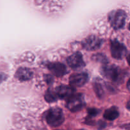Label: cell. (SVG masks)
I'll use <instances>...</instances> for the list:
<instances>
[{
  "label": "cell",
  "mask_w": 130,
  "mask_h": 130,
  "mask_svg": "<svg viewBox=\"0 0 130 130\" xmlns=\"http://www.w3.org/2000/svg\"><path fill=\"white\" fill-rule=\"evenodd\" d=\"M45 119L50 126H59L64 121V114L60 108L52 107L46 112Z\"/></svg>",
  "instance_id": "1"
},
{
  "label": "cell",
  "mask_w": 130,
  "mask_h": 130,
  "mask_svg": "<svg viewBox=\"0 0 130 130\" xmlns=\"http://www.w3.org/2000/svg\"><path fill=\"white\" fill-rule=\"evenodd\" d=\"M126 18V13L123 10H114L109 13V21L113 29L119 30L124 27Z\"/></svg>",
  "instance_id": "2"
},
{
  "label": "cell",
  "mask_w": 130,
  "mask_h": 130,
  "mask_svg": "<svg viewBox=\"0 0 130 130\" xmlns=\"http://www.w3.org/2000/svg\"><path fill=\"white\" fill-rule=\"evenodd\" d=\"M85 105V100L83 94H74L68 99L67 102V109L71 112L81 110Z\"/></svg>",
  "instance_id": "3"
},
{
  "label": "cell",
  "mask_w": 130,
  "mask_h": 130,
  "mask_svg": "<svg viewBox=\"0 0 130 130\" xmlns=\"http://www.w3.org/2000/svg\"><path fill=\"white\" fill-rule=\"evenodd\" d=\"M102 74L107 78L114 82L120 81V80L123 79V76L124 74L119 67L114 65L106 66L103 67Z\"/></svg>",
  "instance_id": "4"
},
{
  "label": "cell",
  "mask_w": 130,
  "mask_h": 130,
  "mask_svg": "<svg viewBox=\"0 0 130 130\" xmlns=\"http://www.w3.org/2000/svg\"><path fill=\"white\" fill-rule=\"evenodd\" d=\"M110 52L113 58L117 60H122L128 54L127 48L123 43L115 39L111 41Z\"/></svg>",
  "instance_id": "5"
},
{
  "label": "cell",
  "mask_w": 130,
  "mask_h": 130,
  "mask_svg": "<svg viewBox=\"0 0 130 130\" xmlns=\"http://www.w3.org/2000/svg\"><path fill=\"white\" fill-rule=\"evenodd\" d=\"M103 44V40L96 36H89L82 42L83 47L88 51H95L99 49Z\"/></svg>",
  "instance_id": "6"
},
{
  "label": "cell",
  "mask_w": 130,
  "mask_h": 130,
  "mask_svg": "<svg viewBox=\"0 0 130 130\" xmlns=\"http://www.w3.org/2000/svg\"><path fill=\"white\" fill-rule=\"evenodd\" d=\"M67 63L71 68L74 70L81 69L85 66V62L82 54L80 52H76L67 58Z\"/></svg>",
  "instance_id": "7"
},
{
  "label": "cell",
  "mask_w": 130,
  "mask_h": 130,
  "mask_svg": "<svg viewBox=\"0 0 130 130\" xmlns=\"http://www.w3.org/2000/svg\"><path fill=\"white\" fill-rule=\"evenodd\" d=\"M89 79V76L87 73L73 74L69 77V83L72 87H81L87 83Z\"/></svg>",
  "instance_id": "8"
},
{
  "label": "cell",
  "mask_w": 130,
  "mask_h": 130,
  "mask_svg": "<svg viewBox=\"0 0 130 130\" xmlns=\"http://www.w3.org/2000/svg\"><path fill=\"white\" fill-rule=\"evenodd\" d=\"M58 99L62 100H68L71 96L74 94L75 89L71 86L60 85L55 90Z\"/></svg>",
  "instance_id": "9"
},
{
  "label": "cell",
  "mask_w": 130,
  "mask_h": 130,
  "mask_svg": "<svg viewBox=\"0 0 130 130\" xmlns=\"http://www.w3.org/2000/svg\"><path fill=\"white\" fill-rule=\"evenodd\" d=\"M46 66L48 69L57 77H62L67 72L66 66L60 62H50L46 64Z\"/></svg>",
  "instance_id": "10"
},
{
  "label": "cell",
  "mask_w": 130,
  "mask_h": 130,
  "mask_svg": "<svg viewBox=\"0 0 130 130\" xmlns=\"http://www.w3.org/2000/svg\"><path fill=\"white\" fill-rule=\"evenodd\" d=\"M33 77V72L30 69L20 67L15 72V77L20 81H28Z\"/></svg>",
  "instance_id": "11"
},
{
  "label": "cell",
  "mask_w": 130,
  "mask_h": 130,
  "mask_svg": "<svg viewBox=\"0 0 130 130\" xmlns=\"http://www.w3.org/2000/svg\"><path fill=\"white\" fill-rule=\"evenodd\" d=\"M119 112L118 108L116 107H112L107 109L104 114V118L109 121H114L119 117Z\"/></svg>",
  "instance_id": "12"
},
{
  "label": "cell",
  "mask_w": 130,
  "mask_h": 130,
  "mask_svg": "<svg viewBox=\"0 0 130 130\" xmlns=\"http://www.w3.org/2000/svg\"><path fill=\"white\" fill-rule=\"evenodd\" d=\"M44 99L48 102L51 103L57 101L58 97H57V94H56L54 90H53L52 89H48V91L46 92L45 95H44Z\"/></svg>",
  "instance_id": "13"
},
{
  "label": "cell",
  "mask_w": 130,
  "mask_h": 130,
  "mask_svg": "<svg viewBox=\"0 0 130 130\" xmlns=\"http://www.w3.org/2000/svg\"><path fill=\"white\" fill-rule=\"evenodd\" d=\"M94 89H95L96 95L99 96V98H101L104 95V91H103V89L100 85L96 83L94 85Z\"/></svg>",
  "instance_id": "14"
},
{
  "label": "cell",
  "mask_w": 130,
  "mask_h": 130,
  "mask_svg": "<svg viewBox=\"0 0 130 130\" xmlns=\"http://www.w3.org/2000/svg\"><path fill=\"white\" fill-rule=\"evenodd\" d=\"M88 115L91 117H95L99 113V110L96 109H89L88 110Z\"/></svg>",
  "instance_id": "15"
},
{
  "label": "cell",
  "mask_w": 130,
  "mask_h": 130,
  "mask_svg": "<svg viewBox=\"0 0 130 130\" xmlns=\"http://www.w3.org/2000/svg\"><path fill=\"white\" fill-rule=\"evenodd\" d=\"M44 77L48 85H52L53 83V77L52 75H44Z\"/></svg>",
  "instance_id": "16"
},
{
  "label": "cell",
  "mask_w": 130,
  "mask_h": 130,
  "mask_svg": "<svg viewBox=\"0 0 130 130\" xmlns=\"http://www.w3.org/2000/svg\"><path fill=\"white\" fill-rule=\"evenodd\" d=\"M7 77V76L5 74L3 73H0V83H2L4 80H5Z\"/></svg>",
  "instance_id": "17"
},
{
  "label": "cell",
  "mask_w": 130,
  "mask_h": 130,
  "mask_svg": "<svg viewBox=\"0 0 130 130\" xmlns=\"http://www.w3.org/2000/svg\"><path fill=\"white\" fill-rule=\"evenodd\" d=\"M127 86H128V90H129V81H128V83H127Z\"/></svg>",
  "instance_id": "18"
}]
</instances>
